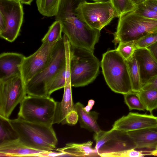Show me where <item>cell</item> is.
<instances>
[{"instance_id": "cell-1", "label": "cell", "mask_w": 157, "mask_h": 157, "mask_svg": "<svg viewBox=\"0 0 157 157\" xmlns=\"http://www.w3.org/2000/svg\"><path fill=\"white\" fill-rule=\"evenodd\" d=\"M8 121L18 138L27 146L44 151L56 148L58 139L52 126L28 121L18 117L9 118Z\"/></svg>"}, {"instance_id": "cell-2", "label": "cell", "mask_w": 157, "mask_h": 157, "mask_svg": "<svg viewBox=\"0 0 157 157\" xmlns=\"http://www.w3.org/2000/svg\"><path fill=\"white\" fill-rule=\"evenodd\" d=\"M100 64L105 81L113 91L124 95L132 91L126 60L116 49L104 53Z\"/></svg>"}, {"instance_id": "cell-3", "label": "cell", "mask_w": 157, "mask_h": 157, "mask_svg": "<svg viewBox=\"0 0 157 157\" xmlns=\"http://www.w3.org/2000/svg\"><path fill=\"white\" fill-rule=\"evenodd\" d=\"M70 56L72 86H83L92 82L99 74L101 65L94 52L71 45Z\"/></svg>"}, {"instance_id": "cell-4", "label": "cell", "mask_w": 157, "mask_h": 157, "mask_svg": "<svg viewBox=\"0 0 157 157\" xmlns=\"http://www.w3.org/2000/svg\"><path fill=\"white\" fill-rule=\"evenodd\" d=\"M66 63V52L63 36L62 39L57 42L48 64L25 85L27 94L48 97L47 90L49 86Z\"/></svg>"}, {"instance_id": "cell-5", "label": "cell", "mask_w": 157, "mask_h": 157, "mask_svg": "<svg viewBox=\"0 0 157 157\" xmlns=\"http://www.w3.org/2000/svg\"><path fill=\"white\" fill-rule=\"evenodd\" d=\"M157 31V20L139 15L133 11L119 17L113 40L115 45L120 42L136 41Z\"/></svg>"}, {"instance_id": "cell-6", "label": "cell", "mask_w": 157, "mask_h": 157, "mask_svg": "<svg viewBox=\"0 0 157 157\" xmlns=\"http://www.w3.org/2000/svg\"><path fill=\"white\" fill-rule=\"evenodd\" d=\"M57 102L50 97L28 95L20 103L18 117L28 121L52 126Z\"/></svg>"}, {"instance_id": "cell-7", "label": "cell", "mask_w": 157, "mask_h": 157, "mask_svg": "<svg viewBox=\"0 0 157 157\" xmlns=\"http://www.w3.org/2000/svg\"><path fill=\"white\" fill-rule=\"evenodd\" d=\"M78 10L81 18L89 26L100 31L113 19L118 17L109 0L90 2L84 0L79 5Z\"/></svg>"}, {"instance_id": "cell-8", "label": "cell", "mask_w": 157, "mask_h": 157, "mask_svg": "<svg viewBox=\"0 0 157 157\" xmlns=\"http://www.w3.org/2000/svg\"><path fill=\"white\" fill-rule=\"evenodd\" d=\"M26 94L25 85L21 75L0 79V116L9 118Z\"/></svg>"}, {"instance_id": "cell-9", "label": "cell", "mask_w": 157, "mask_h": 157, "mask_svg": "<svg viewBox=\"0 0 157 157\" xmlns=\"http://www.w3.org/2000/svg\"><path fill=\"white\" fill-rule=\"evenodd\" d=\"M95 149L100 154L118 152L136 149V145L127 132L111 129L105 131L101 130L95 133Z\"/></svg>"}, {"instance_id": "cell-10", "label": "cell", "mask_w": 157, "mask_h": 157, "mask_svg": "<svg viewBox=\"0 0 157 157\" xmlns=\"http://www.w3.org/2000/svg\"><path fill=\"white\" fill-rule=\"evenodd\" d=\"M0 13L3 16L6 22L5 29L0 33V36L12 42L18 36L23 22L24 12L21 3L0 0Z\"/></svg>"}, {"instance_id": "cell-11", "label": "cell", "mask_w": 157, "mask_h": 157, "mask_svg": "<svg viewBox=\"0 0 157 157\" xmlns=\"http://www.w3.org/2000/svg\"><path fill=\"white\" fill-rule=\"evenodd\" d=\"M57 42L42 43L34 53L25 57L21 69V76L25 85L48 64Z\"/></svg>"}, {"instance_id": "cell-12", "label": "cell", "mask_w": 157, "mask_h": 157, "mask_svg": "<svg viewBox=\"0 0 157 157\" xmlns=\"http://www.w3.org/2000/svg\"><path fill=\"white\" fill-rule=\"evenodd\" d=\"M157 126V117L150 114L130 112L115 122L112 129L124 132Z\"/></svg>"}, {"instance_id": "cell-13", "label": "cell", "mask_w": 157, "mask_h": 157, "mask_svg": "<svg viewBox=\"0 0 157 157\" xmlns=\"http://www.w3.org/2000/svg\"><path fill=\"white\" fill-rule=\"evenodd\" d=\"M134 55L138 66L142 86L157 75V61L146 48L136 49Z\"/></svg>"}, {"instance_id": "cell-14", "label": "cell", "mask_w": 157, "mask_h": 157, "mask_svg": "<svg viewBox=\"0 0 157 157\" xmlns=\"http://www.w3.org/2000/svg\"><path fill=\"white\" fill-rule=\"evenodd\" d=\"M66 82L63 97L60 102H57L53 124H65L66 117L71 111L75 110L73 102L70 75V62H66Z\"/></svg>"}, {"instance_id": "cell-15", "label": "cell", "mask_w": 157, "mask_h": 157, "mask_svg": "<svg viewBox=\"0 0 157 157\" xmlns=\"http://www.w3.org/2000/svg\"><path fill=\"white\" fill-rule=\"evenodd\" d=\"M25 56L15 52H3L0 55V79L21 75V67Z\"/></svg>"}, {"instance_id": "cell-16", "label": "cell", "mask_w": 157, "mask_h": 157, "mask_svg": "<svg viewBox=\"0 0 157 157\" xmlns=\"http://www.w3.org/2000/svg\"><path fill=\"white\" fill-rule=\"evenodd\" d=\"M45 151L30 147L19 138L0 145V157L37 156Z\"/></svg>"}, {"instance_id": "cell-17", "label": "cell", "mask_w": 157, "mask_h": 157, "mask_svg": "<svg viewBox=\"0 0 157 157\" xmlns=\"http://www.w3.org/2000/svg\"><path fill=\"white\" fill-rule=\"evenodd\" d=\"M136 148L155 149L157 145V126L127 132Z\"/></svg>"}, {"instance_id": "cell-18", "label": "cell", "mask_w": 157, "mask_h": 157, "mask_svg": "<svg viewBox=\"0 0 157 157\" xmlns=\"http://www.w3.org/2000/svg\"><path fill=\"white\" fill-rule=\"evenodd\" d=\"M93 142L82 144L68 143L64 147L56 150L62 153V156L86 157L99 156L95 148L92 147Z\"/></svg>"}, {"instance_id": "cell-19", "label": "cell", "mask_w": 157, "mask_h": 157, "mask_svg": "<svg viewBox=\"0 0 157 157\" xmlns=\"http://www.w3.org/2000/svg\"><path fill=\"white\" fill-rule=\"evenodd\" d=\"M85 107L79 102L75 105V109L78 114L80 127L95 133L99 132L101 130L97 122L99 114L94 111H87Z\"/></svg>"}, {"instance_id": "cell-20", "label": "cell", "mask_w": 157, "mask_h": 157, "mask_svg": "<svg viewBox=\"0 0 157 157\" xmlns=\"http://www.w3.org/2000/svg\"><path fill=\"white\" fill-rule=\"evenodd\" d=\"M126 61L128 68L132 91L139 92L141 90L142 85L138 66L134 54Z\"/></svg>"}, {"instance_id": "cell-21", "label": "cell", "mask_w": 157, "mask_h": 157, "mask_svg": "<svg viewBox=\"0 0 157 157\" xmlns=\"http://www.w3.org/2000/svg\"><path fill=\"white\" fill-rule=\"evenodd\" d=\"M8 119L0 116V145L18 138Z\"/></svg>"}, {"instance_id": "cell-22", "label": "cell", "mask_w": 157, "mask_h": 157, "mask_svg": "<svg viewBox=\"0 0 157 157\" xmlns=\"http://www.w3.org/2000/svg\"><path fill=\"white\" fill-rule=\"evenodd\" d=\"M138 95L145 109L152 113L157 109V90H141L137 92Z\"/></svg>"}, {"instance_id": "cell-23", "label": "cell", "mask_w": 157, "mask_h": 157, "mask_svg": "<svg viewBox=\"0 0 157 157\" xmlns=\"http://www.w3.org/2000/svg\"><path fill=\"white\" fill-rule=\"evenodd\" d=\"M61 0H36L38 10L42 15L51 17L55 16Z\"/></svg>"}, {"instance_id": "cell-24", "label": "cell", "mask_w": 157, "mask_h": 157, "mask_svg": "<svg viewBox=\"0 0 157 157\" xmlns=\"http://www.w3.org/2000/svg\"><path fill=\"white\" fill-rule=\"evenodd\" d=\"M63 26L59 21H56L50 27L49 29L42 39V43H52L61 40L63 37Z\"/></svg>"}, {"instance_id": "cell-25", "label": "cell", "mask_w": 157, "mask_h": 157, "mask_svg": "<svg viewBox=\"0 0 157 157\" xmlns=\"http://www.w3.org/2000/svg\"><path fill=\"white\" fill-rule=\"evenodd\" d=\"M66 64L56 74L49 86L47 90L48 97H50L51 94L54 91L64 88L66 82Z\"/></svg>"}, {"instance_id": "cell-26", "label": "cell", "mask_w": 157, "mask_h": 157, "mask_svg": "<svg viewBox=\"0 0 157 157\" xmlns=\"http://www.w3.org/2000/svg\"><path fill=\"white\" fill-rule=\"evenodd\" d=\"M123 95L124 102L130 110H145V108L139 98L137 92L132 91Z\"/></svg>"}, {"instance_id": "cell-27", "label": "cell", "mask_w": 157, "mask_h": 157, "mask_svg": "<svg viewBox=\"0 0 157 157\" xmlns=\"http://www.w3.org/2000/svg\"><path fill=\"white\" fill-rule=\"evenodd\" d=\"M117 12L118 17L128 12L133 11L136 6L130 0H109Z\"/></svg>"}, {"instance_id": "cell-28", "label": "cell", "mask_w": 157, "mask_h": 157, "mask_svg": "<svg viewBox=\"0 0 157 157\" xmlns=\"http://www.w3.org/2000/svg\"><path fill=\"white\" fill-rule=\"evenodd\" d=\"M144 152L132 149L118 152L100 154L99 156L103 157H140L147 155L144 153Z\"/></svg>"}, {"instance_id": "cell-29", "label": "cell", "mask_w": 157, "mask_h": 157, "mask_svg": "<svg viewBox=\"0 0 157 157\" xmlns=\"http://www.w3.org/2000/svg\"><path fill=\"white\" fill-rule=\"evenodd\" d=\"M137 49L135 41L120 42L116 49L126 60L130 58Z\"/></svg>"}, {"instance_id": "cell-30", "label": "cell", "mask_w": 157, "mask_h": 157, "mask_svg": "<svg viewBox=\"0 0 157 157\" xmlns=\"http://www.w3.org/2000/svg\"><path fill=\"white\" fill-rule=\"evenodd\" d=\"M157 41V31L150 33L139 40L135 41L137 49L146 48Z\"/></svg>"}, {"instance_id": "cell-31", "label": "cell", "mask_w": 157, "mask_h": 157, "mask_svg": "<svg viewBox=\"0 0 157 157\" xmlns=\"http://www.w3.org/2000/svg\"><path fill=\"white\" fill-rule=\"evenodd\" d=\"M133 11L141 16L157 20V12L149 8L143 3L136 6V8Z\"/></svg>"}, {"instance_id": "cell-32", "label": "cell", "mask_w": 157, "mask_h": 157, "mask_svg": "<svg viewBox=\"0 0 157 157\" xmlns=\"http://www.w3.org/2000/svg\"><path fill=\"white\" fill-rule=\"evenodd\" d=\"M78 120V113L75 110H71L67 115L65 121V124L71 125L75 124Z\"/></svg>"}, {"instance_id": "cell-33", "label": "cell", "mask_w": 157, "mask_h": 157, "mask_svg": "<svg viewBox=\"0 0 157 157\" xmlns=\"http://www.w3.org/2000/svg\"><path fill=\"white\" fill-rule=\"evenodd\" d=\"M157 90V75L143 85L141 90Z\"/></svg>"}, {"instance_id": "cell-34", "label": "cell", "mask_w": 157, "mask_h": 157, "mask_svg": "<svg viewBox=\"0 0 157 157\" xmlns=\"http://www.w3.org/2000/svg\"><path fill=\"white\" fill-rule=\"evenodd\" d=\"M62 153L56 150L55 151H44L39 154L37 157H60L62 156Z\"/></svg>"}, {"instance_id": "cell-35", "label": "cell", "mask_w": 157, "mask_h": 157, "mask_svg": "<svg viewBox=\"0 0 157 157\" xmlns=\"http://www.w3.org/2000/svg\"><path fill=\"white\" fill-rule=\"evenodd\" d=\"M143 3L157 12V0H146Z\"/></svg>"}, {"instance_id": "cell-36", "label": "cell", "mask_w": 157, "mask_h": 157, "mask_svg": "<svg viewBox=\"0 0 157 157\" xmlns=\"http://www.w3.org/2000/svg\"><path fill=\"white\" fill-rule=\"evenodd\" d=\"M157 61V41L146 48Z\"/></svg>"}, {"instance_id": "cell-37", "label": "cell", "mask_w": 157, "mask_h": 157, "mask_svg": "<svg viewBox=\"0 0 157 157\" xmlns=\"http://www.w3.org/2000/svg\"><path fill=\"white\" fill-rule=\"evenodd\" d=\"M94 103V100H89L88 105L85 107L86 110L88 112L90 111V110L92 109Z\"/></svg>"}, {"instance_id": "cell-38", "label": "cell", "mask_w": 157, "mask_h": 157, "mask_svg": "<svg viewBox=\"0 0 157 157\" xmlns=\"http://www.w3.org/2000/svg\"><path fill=\"white\" fill-rule=\"evenodd\" d=\"M135 6H137L144 3L146 0H130Z\"/></svg>"}, {"instance_id": "cell-39", "label": "cell", "mask_w": 157, "mask_h": 157, "mask_svg": "<svg viewBox=\"0 0 157 157\" xmlns=\"http://www.w3.org/2000/svg\"><path fill=\"white\" fill-rule=\"evenodd\" d=\"M33 0H21V3L30 5Z\"/></svg>"}, {"instance_id": "cell-40", "label": "cell", "mask_w": 157, "mask_h": 157, "mask_svg": "<svg viewBox=\"0 0 157 157\" xmlns=\"http://www.w3.org/2000/svg\"><path fill=\"white\" fill-rule=\"evenodd\" d=\"M148 155L157 156V149H155L151 151H148Z\"/></svg>"}, {"instance_id": "cell-41", "label": "cell", "mask_w": 157, "mask_h": 157, "mask_svg": "<svg viewBox=\"0 0 157 157\" xmlns=\"http://www.w3.org/2000/svg\"><path fill=\"white\" fill-rule=\"evenodd\" d=\"M91 1H92L95 2H103V1H109V0H90Z\"/></svg>"}, {"instance_id": "cell-42", "label": "cell", "mask_w": 157, "mask_h": 157, "mask_svg": "<svg viewBox=\"0 0 157 157\" xmlns=\"http://www.w3.org/2000/svg\"><path fill=\"white\" fill-rule=\"evenodd\" d=\"M6 0L15 2H21V0Z\"/></svg>"}, {"instance_id": "cell-43", "label": "cell", "mask_w": 157, "mask_h": 157, "mask_svg": "<svg viewBox=\"0 0 157 157\" xmlns=\"http://www.w3.org/2000/svg\"><path fill=\"white\" fill-rule=\"evenodd\" d=\"M155 149H157V146L156 147V148H155Z\"/></svg>"}]
</instances>
